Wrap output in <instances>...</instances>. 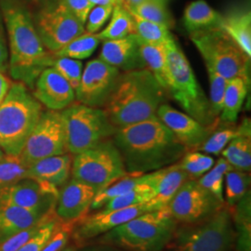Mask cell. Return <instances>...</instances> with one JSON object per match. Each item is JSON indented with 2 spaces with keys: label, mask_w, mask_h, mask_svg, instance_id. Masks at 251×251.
Returning <instances> with one entry per match:
<instances>
[{
  "label": "cell",
  "mask_w": 251,
  "mask_h": 251,
  "mask_svg": "<svg viewBox=\"0 0 251 251\" xmlns=\"http://www.w3.org/2000/svg\"><path fill=\"white\" fill-rule=\"evenodd\" d=\"M178 227L167 207L137 216L101 235L100 243L127 251H162Z\"/></svg>",
  "instance_id": "cell-4"
},
{
  "label": "cell",
  "mask_w": 251,
  "mask_h": 251,
  "mask_svg": "<svg viewBox=\"0 0 251 251\" xmlns=\"http://www.w3.org/2000/svg\"><path fill=\"white\" fill-rule=\"evenodd\" d=\"M67 151L63 117L60 112H43L27 138L20 156L29 168L46 157L64 154Z\"/></svg>",
  "instance_id": "cell-11"
},
{
  "label": "cell",
  "mask_w": 251,
  "mask_h": 251,
  "mask_svg": "<svg viewBox=\"0 0 251 251\" xmlns=\"http://www.w3.org/2000/svg\"><path fill=\"white\" fill-rule=\"evenodd\" d=\"M115 6H96L90 10L86 21V30L89 34H95L99 32L100 28L104 25L112 15Z\"/></svg>",
  "instance_id": "cell-45"
},
{
  "label": "cell",
  "mask_w": 251,
  "mask_h": 251,
  "mask_svg": "<svg viewBox=\"0 0 251 251\" xmlns=\"http://www.w3.org/2000/svg\"><path fill=\"white\" fill-rule=\"evenodd\" d=\"M35 86V98L49 110H63L75 99V90L70 84L51 66L38 75Z\"/></svg>",
  "instance_id": "cell-19"
},
{
  "label": "cell",
  "mask_w": 251,
  "mask_h": 251,
  "mask_svg": "<svg viewBox=\"0 0 251 251\" xmlns=\"http://www.w3.org/2000/svg\"><path fill=\"white\" fill-rule=\"evenodd\" d=\"M166 92L146 68L120 73L102 109L117 128L132 125L156 117Z\"/></svg>",
  "instance_id": "cell-2"
},
{
  "label": "cell",
  "mask_w": 251,
  "mask_h": 251,
  "mask_svg": "<svg viewBox=\"0 0 251 251\" xmlns=\"http://www.w3.org/2000/svg\"><path fill=\"white\" fill-rule=\"evenodd\" d=\"M36 31L44 47L55 53L84 34L85 27L61 2L40 12Z\"/></svg>",
  "instance_id": "cell-13"
},
{
  "label": "cell",
  "mask_w": 251,
  "mask_h": 251,
  "mask_svg": "<svg viewBox=\"0 0 251 251\" xmlns=\"http://www.w3.org/2000/svg\"><path fill=\"white\" fill-rule=\"evenodd\" d=\"M62 2L84 25L90 10L95 7L90 0H63Z\"/></svg>",
  "instance_id": "cell-47"
},
{
  "label": "cell",
  "mask_w": 251,
  "mask_h": 251,
  "mask_svg": "<svg viewBox=\"0 0 251 251\" xmlns=\"http://www.w3.org/2000/svg\"><path fill=\"white\" fill-rule=\"evenodd\" d=\"M238 136H251V121L245 119L241 126L235 128H224L214 130L206 141L194 151L203 152L206 154L219 155L228 144Z\"/></svg>",
  "instance_id": "cell-29"
},
{
  "label": "cell",
  "mask_w": 251,
  "mask_h": 251,
  "mask_svg": "<svg viewBox=\"0 0 251 251\" xmlns=\"http://www.w3.org/2000/svg\"><path fill=\"white\" fill-rule=\"evenodd\" d=\"M190 38L203 57L206 69L227 79L240 77L251 84V57L222 27L192 33Z\"/></svg>",
  "instance_id": "cell-7"
},
{
  "label": "cell",
  "mask_w": 251,
  "mask_h": 251,
  "mask_svg": "<svg viewBox=\"0 0 251 251\" xmlns=\"http://www.w3.org/2000/svg\"><path fill=\"white\" fill-rule=\"evenodd\" d=\"M99 59L124 72L146 68L141 57L140 42L136 35H128L114 40H105Z\"/></svg>",
  "instance_id": "cell-21"
},
{
  "label": "cell",
  "mask_w": 251,
  "mask_h": 251,
  "mask_svg": "<svg viewBox=\"0 0 251 251\" xmlns=\"http://www.w3.org/2000/svg\"><path fill=\"white\" fill-rule=\"evenodd\" d=\"M232 169H233V167L222 156L209 171L198 179V183L211 193L218 200L225 204V174Z\"/></svg>",
  "instance_id": "cell-33"
},
{
  "label": "cell",
  "mask_w": 251,
  "mask_h": 251,
  "mask_svg": "<svg viewBox=\"0 0 251 251\" xmlns=\"http://www.w3.org/2000/svg\"><path fill=\"white\" fill-rule=\"evenodd\" d=\"M143 1H144V0H126L124 5L122 7H124L126 9H132V8H134L135 6H137L138 4H140Z\"/></svg>",
  "instance_id": "cell-52"
},
{
  "label": "cell",
  "mask_w": 251,
  "mask_h": 251,
  "mask_svg": "<svg viewBox=\"0 0 251 251\" xmlns=\"http://www.w3.org/2000/svg\"><path fill=\"white\" fill-rule=\"evenodd\" d=\"M234 236L232 212L224 206L200 222L177 227L164 251H230Z\"/></svg>",
  "instance_id": "cell-8"
},
{
  "label": "cell",
  "mask_w": 251,
  "mask_h": 251,
  "mask_svg": "<svg viewBox=\"0 0 251 251\" xmlns=\"http://www.w3.org/2000/svg\"><path fill=\"white\" fill-rule=\"evenodd\" d=\"M221 153L233 169L246 172L251 171V136H238L234 138Z\"/></svg>",
  "instance_id": "cell-31"
},
{
  "label": "cell",
  "mask_w": 251,
  "mask_h": 251,
  "mask_svg": "<svg viewBox=\"0 0 251 251\" xmlns=\"http://www.w3.org/2000/svg\"><path fill=\"white\" fill-rule=\"evenodd\" d=\"M60 223L61 221L57 217H55L52 220L48 222L29 241H27L17 251H41L53 234Z\"/></svg>",
  "instance_id": "cell-44"
},
{
  "label": "cell",
  "mask_w": 251,
  "mask_h": 251,
  "mask_svg": "<svg viewBox=\"0 0 251 251\" xmlns=\"http://www.w3.org/2000/svg\"><path fill=\"white\" fill-rule=\"evenodd\" d=\"M225 205L203 188L198 179H189L171 198L167 209L177 223L189 225L214 214Z\"/></svg>",
  "instance_id": "cell-12"
},
{
  "label": "cell",
  "mask_w": 251,
  "mask_h": 251,
  "mask_svg": "<svg viewBox=\"0 0 251 251\" xmlns=\"http://www.w3.org/2000/svg\"><path fill=\"white\" fill-rule=\"evenodd\" d=\"M9 69L8 47L0 28V73H5Z\"/></svg>",
  "instance_id": "cell-48"
},
{
  "label": "cell",
  "mask_w": 251,
  "mask_h": 251,
  "mask_svg": "<svg viewBox=\"0 0 251 251\" xmlns=\"http://www.w3.org/2000/svg\"><path fill=\"white\" fill-rule=\"evenodd\" d=\"M55 212L51 211L48 215H46L41 221L36 223V225H32L26 229H24L18 233L13 234L7 240L0 244V251H17L22 248L27 241H29L44 225L55 218Z\"/></svg>",
  "instance_id": "cell-41"
},
{
  "label": "cell",
  "mask_w": 251,
  "mask_h": 251,
  "mask_svg": "<svg viewBox=\"0 0 251 251\" xmlns=\"http://www.w3.org/2000/svg\"><path fill=\"white\" fill-rule=\"evenodd\" d=\"M250 83L240 77L228 80L224 98V106L220 120L224 123H234L247 97Z\"/></svg>",
  "instance_id": "cell-27"
},
{
  "label": "cell",
  "mask_w": 251,
  "mask_h": 251,
  "mask_svg": "<svg viewBox=\"0 0 251 251\" xmlns=\"http://www.w3.org/2000/svg\"><path fill=\"white\" fill-rule=\"evenodd\" d=\"M9 82L7 78L0 73V102L5 98L9 89Z\"/></svg>",
  "instance_id": "cell-50"
},
{
  "label": "cell",
  "mask_w": 251,
  "mask_h": 251,
  "mask_svg": "<svg viewBox=\"0 0 251 251\" xmlns=\"http://www.w3.org/2000/svg\"><path fill=\"white\" fill-rule=\"evenodd\" d=\"M144 175L145 184L154 191V197L148 202L153 210L167 207L182 183L190 179L187 173L179 168L178 163Z\"/></svg>",
  "instance_id": "cell-20"
},
{
  "label": "cell",
  "mask_w": 251,
  "mask_h": 251,
  "mask_svg": "<svg viewBox=\"0 0 251 251\" xmlns=\"http://www.w3.org/2000/svg\"><path fill=\"white\" fill-rule=\"evenodd\" d=\"M154 197V191L147 184H143L119 197L109 200L107 203L100 209L115 210L126 207L141 206L151 201Z\"/></svg>",
  "instance_id": "cell-37"
},
{
  "label": "cell",
  "mask_w": 251,
  "mask_h": 251,
  "mask_svg": "<svg viewBox=\"0 0 251 251\" xmlns=\"http://www.w3.org/2000/svg\"><path fill=\"white\" fill-rule=\"evenodd\" d=\"M72 162V156L67 153L40 159L29 166L27 179H35L60 190L69 180Z\"/></svg>",
  "instance_id": "cell-22"
},
{
  "label": "cell",
  "mask_w": 251,
  "mask_h": 251,
  "mask_svg": "<svg viewBox=\"0 0 251 251\" xmlns=\"http://www.w3.org/2000/svg\"><path fill=\"white\" fill-rule=\"evenodd\" d=\"M100 41L97 34L84 33L54 54L57 57H67L80 61L90 57L96 50Z\"/></svg>",
  "instance_id": "cell-35"
},
{
  "label": "cell",
  "mask_w": 251,
  "mask_h": 251,
  "mask_svg": "<svg viewBox=\"0 0 251 251\" xmlns=\"http://www.w3.org/2000/svg\"><path fill=\"white\" fill-rule=\"evenodd\" d=\"M112 139L128 175H143L171 166L187 152L157 117L118 127Z\"/></svg>",
  "instance_id": "cell-1"
},
{
  "label": "cell",
  "mask_w": 251,
  "mask_h": 251,
  "mask_svg": "<svg viewBox=\"0 0 251 251\" xmlns=\"http://www.w3.org/2000/svg\"><path fill=\"white\" fill-rule=\"evenodd\" d=\"M168 87L170 92L186 114L202 125L217 127L216 118L204 90L198 84L194 71L185 55L174 37L167 42Z\"/></svg>",
  "instance_id": "cell-6"
},
{
  "label": "cell",
  "mask_w": 251,
  "mask_h": 251,
  "mask_svg": "<svg viewBox=\"0 0 251 251\" xmlns=\"http://www.w3.org/2000/svg\"><path fill=\"white\" fill-rule=\"evenodd\" d=\"M224 17L205 0H196L184 9L183 25L190 34L222 27Z\"/></svg>",
  "instance_id": "cell-24"
},
{
  "label": "cell",
  "mask_w": 251,
  "mask_h": 251,
  "mask_svg": "<svg viewBox=\"0 0 251 251\" xmlns=\"http://www.w3.org/2000/svg\"><path fill=\"white\" fill-rule=\"evenodd\" d=\"M139 17L159 24L171 29L174 26V20L166 9V5L155 0H144L132 9H127Z\"/></svg>",
  "instance_id": "cell-38"
},
{
  "label": "cell",
  "mask_w": 251,
  "mask_h": 251,
  "mask_svg": "<svg viewBox=\"0 0 251 251\" xmlns=\"http://www.w3.org/2000/svg\"><path fill=\"white\" fill-rule=\"evenodd\" d=\"M222 28L233 38L244 52L251 57V14L250 10L237 11L224 17Z\"/></svg>",
  "instance_id": "cell-28"
},
{
  "label": "cell",
  "mask_w": 251,
  "mask_h": 251,
  "mask_svg": "<svg viewBox=\"0 0 251 251\" xmlns=\"http://www.w3.org/2000/svg\"><path fill=\"white\" fill-rule=\"evenodd\" d=\"M225 202L234 207L250 191L251 176L246 171L232 169L225 174Z\"/></svg>",
  "instance_id": "cell-34"
},
{
  "label": "cell",
  "mask_w": 251,
  "mask_h": 251,
  "mask_svg": "<svg viewBox=\"0 0 251 251\" xmlns=\"http://www.w3.org/2000/svg\"><path fill=\"white\" fill-rule=\"evenodd\" d=\"M148 203L141 206L126 207L115 210L100 209L97 213L88 217H83L77 225L73 228L74 238L82 243L92 238L101 236L119 225L132 220L137 216L152 211Z\"/></svg>",
  "instance_id": "cell-16"
},
{
  "label": "cell",
  "mask_w": 251,
  "mask_h": 251,
  "mask_svg": "<svg viewBox=\"0 0 251 251\" xmlns=\"http://www.w3.org/2000/svg\"><path fill=\"white\" fill-rule=\"evenodd\" d=\"M74 225L70 223H60L53 234L47 242L41 251H60L68 242L70 234L73 232Z\"/></svg>",
  "instance_id": "cell-46"
},
{
  "label": "cell",
  "mask_w": 251,
  "mask_h": 251,
  "mask_svg": "<svg viewBox=\"0 0 251 251\" xmlns=\"http://www.w3.org/2000/svg\"><path fill=\"white\" fill-rule=\"evenodd\" d=\"M129 12L134 21L135 35L141 41L146 43H167L173 38L168 27L141 18L131 11Z\"/></svg>",
  "instance_id": "cell-36"
},
{
  "label": "cell",
  "mask_w": 251,
  "mask_h": 251,
  "mask_svg": "<svg viewBox=\"0 0 251 251\" xmlns=\"http://www.w3.org/2000/svg\"><path fill=\"white\" fill-rule=\"evenodd\" d=\"M42 113L41 103L24 83L12 84L0 102V149L20 155Z\"/></svg>",
  "instance_id": "cell-5"
},
{
  "label": "cell",
  "mask_w": 251,
  "mask_h": 251,
  "mask_svg": "<svg viewBox=\"0 0 251 251\" xmlns=\"http://www.w3.org/2000/svg\"><path fill=\"white\" fill-rule=\"evenodd\" d=\"M177 163L190 179H198L213 167L214 159L204 152L187 151Z\"/></svg>",
  "instance_id": "cell-39"
},
{
  "label": "cell",
  "mask_w": 251,
  "mask_h": 251,
  "mask_svg": "<svg viewBox=\"0 0 251 251\" xmlns=\"http://www.w3.org/2000/svg\"><path fill=\"white\" fill-rule=\"evenodd\" d=\"M71 174L73 179L90 185L97 193L128 175L112 138L75 154Z\"/></svg>",
  "instance_id": "cell-10"
},
{
  "label": "cell",
  "mask_w": 251,
  "mask_h": 251,
  "mask_svg": "<svg viewBox=\"0 0 251 251\" xmlns=\"http://www.w3.org/2000/svg\"><path fill=\"white\" fill-rule=\"evenodd\" d=\"M251 192L233 207V227L235 251H251Z\"/></svg>",
  "instance_id": "cell-25"
},
{
  "label": "cell",
  "mask_w": 251,
  "mask_h": 251,
  "mask_svg": "<svg viewBox=\"0 0 251 251\" xmlns=\"http://www.w3.org/2000/svg\"><path fill=\"white\" fill-rule=\"evenodd\" d=\"M96 194L93 187L72 178L59 190L55 215L62 223L79 221L89 211Z\"/></svg>",
  "instance_id": "cell-18"
},
{
  "label": "cell",
  "mask_w": 251,
  "mask_h": 251,
  "mask_svg": "<svg viewBox=\"0 0 251 251\" xmlns=\"http://www.w3.org/2000/svg\"><path fill=\"white\" fill-rule=\"evenodd\" d=\"M119 75L120 70L99 58L90 61L82 73L79 86L75 90V98L83 104L103 107Z\"/></svg>",
  "instance_id": "cell-14"
},
{
  "label": "cell",
  "mask_w": 251,
  "mask_h": 251,
  "mask_svg": "<svg viewBox=\"0 0 251 251\" xmlns=\"http://www.w3.org/2000/svg\"><path fill=\"white\" fill-rule=\"evenodd\" d=\"M50 212L27 210L0 202V244L20 231L36 225Z\"/></svg>",
  "instance_id": "cell-23"
},
{
  "label": "cell",
  "mask_w": 251,
  "mask_h": 251,
  "mask_svg": "<svg viewBox=\"0 0 251 251\" xmlns=\"http://www.w3.org/2000/svg\"><path fill=\"white\" fill-rule=\"evenodd\" d=\"M143 184H145L144 174L138 176L127 175L98 192L92 201L90 208L100 209L104 206L109 200L126 194Z\"/></svg>",
  "instance_id": "cell-32"
},
{
  "label": "cell",
  "mask_w": 251,
  "mask_h": 251,
  "mask_svg": "<svg viewBox=\"0 0 251 251\" xmlns=\"http://www.w3.org/2000/svg\"><path fill=\"white\" fill-rule=\"evenodd\" d=\"M63 251H75V250L74 249V248H67V249H65V250H63Z\"/></svg>",
  "instance_id": "cell-54"
},
{
  "label": "cell",
  "mask_w": 251,
  "mask_h": 251,
  "mask_svg": "<svg viewBox=\"0 0 251 251\" xmlns=\"http://www.w3.org/2000/svg\"><path fill=\"white\" fill-rule=\"evenodd\" d=\"M66 137L67 151L73 154L84 152L115 134L102 108L92 107L80 102L70 104L61 113Z\"/></svg>",
  "instance_id": "cell-9"
},
{
  "label": "cell",
  "mask_w": 251,
  "mask_h": 251,
  "mask_svg": "<svg viewBox=\"0 0 251 251\" xmlns=\"http://www.w3.org/2000/svg\"><path fill=\"white\" fill-rule=\"evenodd\" d=\"M9 36V69L11 76L29 87L53 59L45 50L36 28L25 10L16 6L3 9Z\"/></svg>",
  "instance_id": "cell-3"
},
{
  "label": "cell",
  "mask_w": 251,
  "mask_h": 251,
  "mask_svg": "<svg viewBox=\"0 0 251 251\" xmlns=\"http://www.w3.org/2000/svg\"><path fill=\"white\" fill-rule=\"evenodd\" d=\"M51 67L70 84L73 90L77 89L83 73V63L81 61L67 57H58L55 60L53 59Z\"/></svg>",
  "instance_id": "cell-42"
},
{
  "label": "cell",
  "mask_w": 251,
  "mask_h": 251,
  "mask_svg": "<svg viewBox=\"0 0 251 251\" xmlns=\"http://www.w3.org/2000/svg\"><path fill=\"white\" fill-rule=\"evenodd\" d=\"M111 16L112 18L107 26L97 34L101 41L119 39L128 35H135L134 21L127 9L121 5H116Z\"/></svg>",
  "instance_id": "cell-30"
},
{
  "label": "cell",
  "mask_w": 251,
  "mask_h": 251,
  "mask_svg": "<svg viewBox=\"0 0 251 251\" xmlns=\"http://www.w3.org/2000/svg\"><path fill=\"white\" fill-rule=\"evenodd\" d=\"M58 195L59 189L32 179L0 187L1 203L46 213L54 210Z\"/></svg>",
  "instance_id": "cell-15"
},
{
  "label": "cell",
  "mask_w": 251,
  "mask_h": 251,
  "mask_svg": "<svg viewBox=\"0 0 251 251\" xmlns=\"http://www.w3.org/2000/svg\"><path fill=\"white\" fill-rule=\"evenodd\" d=\"M94 6H106V5H120L118 0H90Z\"/></svg>",
  "instance_id": "cell-51"
},
{
  "label": "cell",
  "mask_w": 251,
  "mask_h": 251,
  "mask_svg": "<svg viewBox=\"0 0 251 251\" xmlns=\"http://www.w3.org/2000/svg\"><path fill=\"white\" fill-rule=\"evenodd\" d=\"M155 1H158V2H160V3H163V4H167L168 2H169V0H155Z\"/></svg>",
  "instance_id": "cell-53"
},
{
  "label": "cell",
  "mask_w": 251,
  "mask_h": 251,
  "mask_svg": "<svg viewBox=\"0 0 251 251\" xmlns=\"http://www.w3.org/2000/svg\"><path fill=\"white\" fill-rule=\"evenodd\" d=\"M140 53L146 69L167 91L168 70H167V43H146L139 39Z\"/></svg>",
  "instance_id": "cell-26"
},
{
  "label": "cell",
  "mask_w": 251,
  "mask_h": 251,
  "mask_svg": "<svg viewBox=\"0 0 251 251\" xmlns=\"http://www.w3.org/2000/svg\"><path fill=\"white\" fill-rule=\"evenodd\" d=\"M156 117L171 129L187 151L196 150L216 129L202 125L195 118L167 103H162L157 109Z\"/></svg>",
  "instance_id": "cell-17"
},
{
  "label": "cell",
  "mask_w": 251,
  "mask_h": 251,
  "mask_svg": "<svg viewBox=\"0 0 251 251\" xmlns=\"http://www.w3.org/2000/svg\"><path fill=\"white\" fill-rule=\"evenodd\" d=\"M3 156H4V152L0 149V159H1Z\"/></svg>",
  "instance_id": "cell-55"
},
{
  "label": "cell",
  "mask_w": 251,
  "mask_h": 251,
  "mask_svg": "<svg viewBox=\"0 0 251 251\" xmlns=\"http://www.w3.org/2000/svg\"><path fill=\"white\" fill-rule=\"evenodd\" d=\"M80 251H127L117 248L115 246H111L108 244H103V243H100L97 245H93V246H88L84 249H82Z\"/></svg>",
  "instance_id": "cell-49"
},
{
  "label": "cell",
  "mask_w": 251,
  "mask_h": 251,
  "mask_svg": "<svg viewBox=\"0 0 251 251\" xmlns=\"http://www.w3.org/2000/svg\"><path fill=\"white\" fill-rule=\"evenodd\" d=\"M207 73L210 83V106L213 116L216 118H219L224 106L225 90L229 79L212 70L207 69Z\"/></svg>",
  "instance_id": "cell-43"
},
{
  "label": "cell",
  "mask_w": 251,
  "mask_h": 251,
  "mask_svg": "<svg viewBox=\"0 0 251 251\" xmlns=\"http://www.w3.org/2000/svg\"><path fill=\"white\" fill-rule=\"evenodd\" d=\"M28 167L20 155L4 154L0 159V187L27 179Z\"/></svg>",
  "instance_id": "cell-40"
}]
</instances>
